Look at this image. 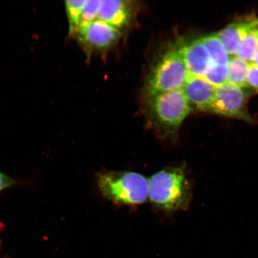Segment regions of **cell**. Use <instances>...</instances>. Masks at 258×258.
Returning <instances> with one entry per match:
<instances>
[{
	"instance_id": "cell-8",
	"label": "cell",
	"mask_w": 258,
	"mask_h": 258,
	"mask_svg": "<svg viewBox=\"0 0 258 258\" xmlns=\"http://www.w3.org/2000/svg\"><path fill=\"white\" fill-rule=\"evenodd\" d=\"M134 2L126 0L101 1L98 19L121 31L133 24L136 16Z\"/></svg>"
},
{
	"instance_id": "cell-7",
	"label": "cell",
	"mask_w": 258,
	"mask_h": 258,
	"mask_svg": "<svg viewBox=\"0 0 258 258\" xmlns=\"http://www.w3.org/2000/svg\"><path fill=\"white\" fill-rule=\"evenodd\" d=\"M175 44L184 61L189 75L203 77L212 62L201 38H180Z\"/></svg>"
},
{
	"instance_id": "cell-2",
	"label": "cell",
	"mask_w": 258,
	"mask_h": 258,
	"mask_svg": "<svg viewBox=\"0 0 258 258\" xmlns=\"http://www.w3.org/2000/svg\"><path fill=\"white\" fill-rule=\"evenodd\" d=\"M148 198L156 208L175 212L188 207L191 198V185L182 166L166 167L148 179Z\"/></svg>"
},
{
	"instance_id": "cell-18",
	"label": "cell",
	"mask_w": 258,
	"mask_h": 258,
	"mask_svg": "<svg viewBox=\"0 0 258 258\" xmlns=\"http://www.w3.org/2000/svg\"><path fill=\"white\" fill-rule=\"evenodd\" d=\"M15 180L11 177L0 172V192L14 185Z\"/></svg>"
},
{
	"instance_id": "cell-9",
	"label": "cell",
	"mask_w": 258,
	"mask_h": 258,
	"mask_svg": "<svg viewBox=\"0 0 258 258\" xmlns=\"http://www.w3.org/2000/svg\"><path fill=\"white\" fill-rule=\"evenodd\" d=\"M182 90L191 111L208 112L215 98V87L202 77L189 75Z\"/></svg>"
},
{
	"instance_id": "cell-11",
	"label": "cell",
	"mask_w": 258,
	"mask_h": 258,
	"mask_svg": "<svg viewBox=\"0 0 258 258\" xmlns=\"http://www.w3.org/2000/svg\"><path fill=\"white\" fill-rule=\"evenodd\" d=\"M200 38L207 49L213 63L228 66L230 57L217 34L205 35Z\"/></svg>"
},
{
	"instance_id": "cell-3",
	"label": "cell",
	"mask_w": 258,
	"mask_h": 258,
	"mask_svg": "<svg viewBox=\"0 0 258 258\" xmlns=\"http://www.w3.org/2000/svg\"><path fill=\"white\" fill-rule=\"evenodd\" d=\"M189 74L175 43L164 51L148 73L144 86V99L183 88Z\"/></svg>"
},
{
	"instance_id": "cell-6",
	"label": "cell",
	"mask_w": 258,
	"mask_h": 258,
	"mask_svg": "<svg viewBox=\"0 0 258 258\" xmlns=\"http://www.w3.org/2000/svg\"><path fill=\"white\" fill-rule=\"evenodd\" d=\"M73 36L85 48L88 53L93 51H105L117 45L120 40L121 32L99 19L82 23Z\"/></svg>"
},
{
	"instance_id": "cell-13",
	"label": "cell",
	"mask_w": 258,
	"mask_h": 258,
	"mask_svg": "<svg viewBox=\"0 0 258 258\" xmlns=\"http://www.w3.org/2000/svg\"><path fill=\"white\" fill-rule=\"evenodd\" d=\"M249 66L236 56L231 57L228 64L227 83L244 88Z\"/></svg>"
},
{
	"instance_id": "cell-5",
	"label": "cell",
	"mask_w": 258,
	"mask_h": 258,
	"mask_svg": "<svg viewBox=\"0 0 258 258\" xmlns=\"http://www.w3.org/2000/svg\"><path fill=\"white\" fill-rule=\"evenodd\" d=\"M249 96L246 89L226 83L216 88L215 98L208 112L253 122L247 108Z\"/></svg>"
},
{
	"instance_id": "cell-12",
	"label": "cell",
	"mask_w": 258,
	"mask_h": 258,
	"mask_svg": "<svg viewBox=\"0 0 258 258\" xmlns=\"http://www.w3.org/2000/svg\"><path fill=\"white\" fill-rule=\"evenodd\" d=\"M257 49L258 19L256 18L242 40L239 49L235 56L245 62L251 63Z\"/></svg>"
},
{
	"instance_id": "cell-16",
	"label": "cell",
	"mask_w": 258,
	"mask_h": 258,
	"mask_svg": "<svg viewBox=\"0 0 258 258\" xmlns=\"http://www.w3.org/2000/svg\"><path fill=\"white\" fill-rule=\"evenodd\" d=\"M101 4V0H86L82 10L80 24L97 20Z\"/></svg>"
},
{
	"instance_id": "cell-4",
	"label": "cell",
	"mask_w": 258,
	"mask_h": 258,
	"mask_svg": "<svg viewBox=\"0 0 258 258\" xmlns=\"http://www.w3.org/2000/svg\"><path fill=\"white\" fill-rule=\"evenodd\" d=\"M97 183L102 195L116 205H142L149 196L148 179L137 172L105 171L99 174Z\"/></svg>"
},
{
	"instance_id": "cell-15",
	"label": "cell",
	"mask_w": 258,
	"mask_h": 258,
	"mask_svg": "<svg viewBox=\"0 0 258 258\" xmlns=\"http://www.w3.org/2000/svg\"><path fill=\"white\" fill-rule=\"evenodd\" d=\"M228 73V66L212 62L202 78L215 88H218L227 83Z\"/></svg>"
},
{
	"instance_id": "cell-10",
	"label": "cell",
	"mask_w": 258,
	"mask_h": 258,
	"mask_svg": "<svg viewBox=\"0 0 258 258\" xmlns=\"http://www.w3.org/2000/svg\"><path fill=\"white\" fill-rule=\"evenodd\" d=\"M253 16L238 19L219 31L217 35L228 54L235 56L247 32L255 19Z\"/></svg>"
},
{
	"instance_id": "cell-17",
	"label": "cell",
	"mask_w": 258,
	"mask_h": 258,
	"mask_svg": "<svg viewBox=\"0 0 258 258\" xmlns=\"http://www.w3.org/2000/svg\"><path fill=\"white\" fill-rule=\"evenodd\" d=\"M244 88L247 91L258 92V67L253 63H249L248 67Z\"/></svg>"
},
{
	"instance_id": "cell-1",
	"label": "cell",
	"mask_w": 258,
	"mask_h": 258,
	"mask_svg": "<svg viewBox=\"0 0 258 258\" xmlns=\"http://www.w3.org/2000/svg\"><path fill=\"white\" fill-rule=\"evenodd\" d=\"M145 101L148 126L161 140L175 141L183 122L191 112L182 90L160 93Z\"/></svg>"
},
{
	"instance_id": "cell-14",
	"label": "cell",
	"mask_w": 258,
	"mask_h": 258,
	"mask_svg": "<svg viewBox=\"0 0 258 258\" xmlns=\"http://www.w3.org/2000/svg\"><path fill=\"white\" fill-rule=\"evenodd\" d=\"M86 0H68L64 2V9L69 23V34L73 36L80 24L81 16Z\"/></svg>"
},
{
	"instance_id": "cell-19",
	"label": "cell",
	"mask_w": 258,
	"mask_h": 258,
	"mask_svg": "<svg viewBox=\"0 0 258 258\" xmlns=\"http://www.w3.org/2000/svg\"><path fill=\"white\" fill-rule=\"evenodd\" d=\"M251 63H253L254 66L258 67V49L256 51L255 54H254L252 62H251Z\"/></svg>"
}]
</instances>
